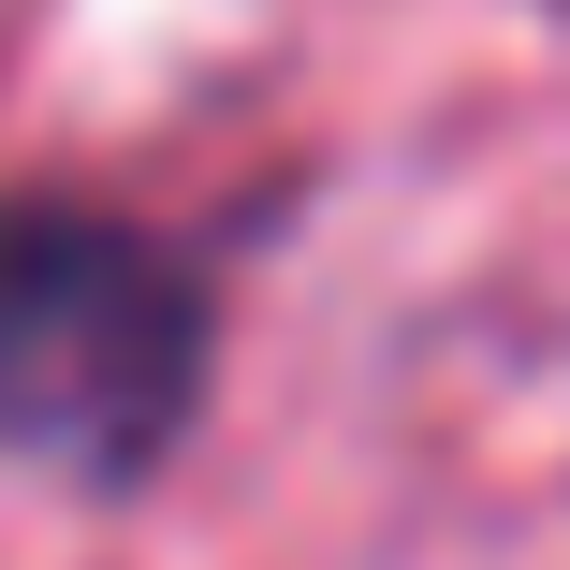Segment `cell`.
I'll return each instance as SVG.
<instances>
[{
  "instance_id": "1",
  "label": "cell",
  "mask_w": 570,
  "mask_h": 570,
  "mask_svg": "<svg viewBox=\"0 0 570 570\" xmlns=\"http://www.w3.org/2000/svg\"><path fill=\"white\" fill-rule=\"evenodd\" d=\"M205 381L190 278L88 205H0V453L147 469Z\"/></svg>"
}]
</instances>
